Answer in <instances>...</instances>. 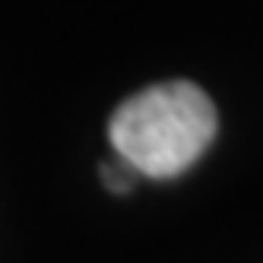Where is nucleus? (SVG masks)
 <instances>
[{
	"mask_svg": "<svg viewBox=\"0 0 263 263\" xmlns=\"http://www.w3.org/2000/svg\"><path fill=\"white\" fill-rule=\"evenodd\" d=\"M216 130L210 96L197 83L168 80L121 102L108 121V140L134 175L175 178L210 149Z\"/></svg>",
	"mask_w": 263,
	"mask_h": 263,
	"instance_id": "nucleus-1",
	"label": "nucleus"
},
{
	"mask_svg": "<svg viewBox=\"0 0 263 263\" xmlns=\"http://www.w3.org/2000/svg\"><path fill=\"white\" fill-rule=\"evenodd\" d=\"M99 175H102V184L108 187V191H115V194H127L130 187H134V168H130L127 162H105L99 168Z\"/></svg>",
	"mask_w": 263,
	"mask_h": 263,
	"instance_id": "nucleus-2",
	"label": "nucleus"
}]
</instances>
